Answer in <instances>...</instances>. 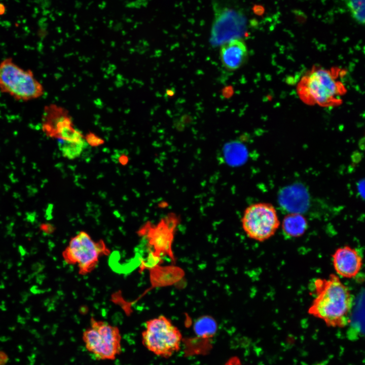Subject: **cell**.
Returning a JSON list of instances; mask_svg holds the SVG:
<instances>
[{"instance_id": "6da1fadb", "label": "cell", "mask_w": 365, "mask_h": 365, "mask_svg": "<svg viewBox=\"0 0 365 365\" xmlns=\"http://www.w3.org/2000/svg\"><path fill=\"white\" fill-rule=\"evenodd\" d=\"M314 297L308 313L327 325L343 327L350 322L353 299L348 287L338 275L318 278L313 282Z\"/></svg>"}, {"instance_id": "7a4b0ae2", "label": "cell", "mask_w": 365, "mask_h": 365, "mask_svg": "<svg viewBox=\"0 0 365 365\" xmlns=\"http://www.w3.org/2000/svg\"><path fill=\"white\" fill-rule=\"evenodd\" d=\"M339 69L316 67L308 71L297 87L301 100L308 105L329 107L340 104L346 92Z\"/></svg>"}, {"instance_id": "3957f363", "label": "cell", "mask_w": 365, "mask_h": 365, "mask_svg": "<svg viewBox=\"0 0 365 365\" xmlns=\"http://www.w3.org/2000/svg\"><path fill=\"white\" fill-rule=\"evenodd\" d=\"M0 91L23 101L39 98L45 93L42 84L33 71L21 67L12 58L0 62Z\"/></svg>"}, {"instance_id": "277c9868", "label": "cell", "mask_w": 365, "mask_h": 365, "mask_svg": "<svg viewBox=\"0 0 365 365\" xmlns=\"http://www.w3.org/2000/svg\"><path fill=\"white\" fill-rule=\"evenodd\" d=\"M86 350L96 359L113 360L121 353L122 336L118 327L91 317L90 325L83 333Z\"/></svg>"}, {"instance_id": "5b68a950", "label": "cell", "mask_w": 365, "mask_h": 365, "mask_svg": "<svg viewBox=\"0 0 365 365\" xmlns=\"http://www.w3.org/2000/svg\"><path fill=\"white\" fill-rule=\"evenodd\" d=\"M110 253L103 240L95 241L87 233L81 231L71 238L62 257L67 264L77 266L80 275H86L96 268L101 257Z\"/></svg>"}, {"instance_id": "8992f818", "label": "cell", "mask_w": 365, "mask_h": 365, "mask_svg": "<svg viewBox=\"0 0 365 365\" xmlns=\"http://www.w3.org/2000/svg\"><path fill=\"white\" fill-rule=\"evenodd\" d=\"M181 340L179 329L164 315L147 321L141 333L143 345L151 352L164 358L170 357L179 350Z\"/></svg>"}, {"instance_id": "52a82bcc", "label": "cell", "mask_w": 365, "mask_h": 365, "mask_svg": "<svg viewBox=\"0 0 365 365\" xmlns=\"http://www.w3.org/2000/svg\"><path fill=\"white\" fill-rule=\"evenodd\" d=\"M242 227L250 239L265 241L274 236L280 222L275 207L267 202H258L248 206L241 218Z\"/></svg>"}, {"instance_id": "ba28073f", "label": "cell", "mask_w": 365, "mask_h": 365, "mask_svg": "<svg viewBox=\"0 0 365 365\" xmlns=\"http://www.w3.org/2000/svg\"><path fill=\"white\" fill-rule=\"evenodd\" d=\"M42 128L46 135L57 139L77 141L84 138L81 132L74 128L69 119L53 105L44 107L42 116Z\"/></svg>"}, {"instance_id": "9c48e42d", "label": "cell", "mask_w": 365, "mask_h": 365, "mask_svg": "<svg viewBox=\"0 0 365 365\" xmlns=\"http://www.w3.org/2000/svg\"><path fill=\"white\" fill-rule=\"evenodd\" d=\"M246 21L242 15L232 10H226L216 17L213 25L211 41L215 45L235 39H241L245 33Z\"/></svg>"}, {"instance_id": "30bf717a", "label": "cell", "mask_w": 365, "mask_h": 365, "mask_svg": "<svg viewBox=\"0 0 365 365\" xmlns=\"http://www.w3.org/2000/svg\"><path fill=\"white\" fill-rule=\"evenodd\" d=\"M332 262L337 275L346 278L355 277L362 266V258L354 248L345 245L336 249Z\"/></svg>"}, {"instance_id": "8fae6325", "label": "cell", "mask_w": 365, "mask_h": 365, "mask_svg": "<svg viewBox=\"0 0 365 365\" xmlns=\"http://www.w3.org/2000/svg\"><path fill=\"white\" fill-rule=\"evenodd\" d=\"M220 59L223 65L227 69L235 70L240 68L247 57L246 44L241 39L231 40L220 48Z\"/></svg>"}, {"instance_id": "7c38bea8", "label": "cell", "mask_w": 365, "mask_h": 365, "mask_svg": "<svg viewBox=\"0 0 365 365\" xmlns=\"http://www.w3.org/2000/svg\"><path fill=\"white\" fill-rule=\"evenodd\" d=\"M308 227L307 219L300 212L287 214L284 217L281 224L284 235L288 238H298L303 236Z\"/></svg>"}, {"instance_id": "4fadbf2b", "label": "cell", "mask_w": 365, "mask_h": 365, "mask_svg": "<svg viewBox=\"0 0 365 365\" xmlns=\"http://www.w3.org/2000/svg\"><path fill=\"white\" fill-rule=\"evenodd\" d=\"M58 145L62 156L69 160L79 157L88 145L86 139L77 141L57 139Z\"/></svg>"}, {"instance_id": "5bb4252c", "label": "cell", "mask_w": 365, "mask_h": 365, "mask_svg": "<svg viewBox=\"0 0 365 365\" xmlns=\"http://www.w3.org/2000/svg\"><path fill=\"white\" fill-rule=\"evenodd\" d=\"M217 325L215 321L210 316H203L195 322L194 330L199 336L208 337L212 336L216 332Z\"/></svg>"}, {"instance_id": "9a60e30c", "label": "cell", "mask_w": 365, "mask_h": 365, "mask_svg": "<svg viewBox=\"0 0 365 365\" xmlns=\"http://www.w3.org/2000/svg\"><path fill=\"white\" fill-rule=\"evenodd\" d=\"M346 1L353 19L358 24L363 25L365 0H346Z\"/></svg>"}, {"instance_id": "2e32d148", "label": "cell", "mask_w": 365, "mask_h": 365, "mask_svg": "<svg viewBox=\"0 0 365 365\" xmlns=\"http://www.w3.org/2000/svg\"><path fill=\"white\" fill-rule=\"evenodd\" d=\"M88 144L92 146H97L102 143L101 139L97 138L94 135H89L86 139Z\"/></svg>"}, {"instance_id": "e0dca14e", "label": "cell", "mask_w": 365, "mask_h": 365, "mask_svg": "<svg viewBox=\"0 0 365 365\" xmlns=\"http://www.w3.org/2000/svg\"><path fill=\"white\" fill-rule=\"evenodd\" d=\"M224 365H242L239 357L233 356L229 358Z\"/></svg>"}, {"instance_id": "ac0fdd59", "label": "cell", "mask_w": 365, "mask_h": 365, "mask_svg": "<svg viewBox=\"0 0 365 365\" xmlns=\"http://www.w3.org/2000/svg\"><path fill=\"white\" fill-rule=\"evenodd\" d=\"M42 229L46 233H50L53 231V227L49 224H44Z\"/></svg>"}]
</instances>
